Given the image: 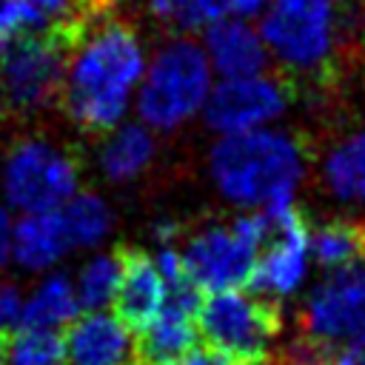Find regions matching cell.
Segmentation results:
<instances>
[{"label":"cell","mask_w":365,"mask_h":365,"mask_svg":"<svg viewBox=\"0 0 365 365\" xmlns=\"http://www.w3.org/2000/svg\"><path fill=\"white\" fill-rule=\"evenodd\" d=\"M66 348L57 331L17 328L9 334V365H63Z\"/></svg>","instance_id":"cb8c5ba5"},{"label":"cell","mask_w":365,"mask_h":365,"mask_svg":"<svg viewBox=\"0 0 365 365\" xmlns=\"http://www.w3.org/2000/svg\"><path fill=\"white\" fill-rule=\"evenodd\" d=\"M63 348L68 365H134L125 328L103 311H91L68 322Z\"/></svg>","instance_id":"5bb4252c"},{"label":"cell","mask_w":365,"mask_h":365,"mask_svg":"<svg viewBox=\"0 0 365 365\" xmlns=\"http://www.w3.org/2000/svg\"><path fill=\"white\" fill-rule=\"evenodd\" d=\"M211 88V66L202 46L177 37L154 54L140 86L137 111L151 128L171 131L202 111Z\"/></svg>","instance_id":"3957f363"},{"label":"cell","mask_w":365,"mask_h":365,"mask_svg":"<svg viewBox=\"0 0 365 365\" xmlns=\"http://www.w3.org/2000/svg\"><path fill=\"white\" fill-rule=\"evenodd\" d=\"M6 43H9V34L0 29V54H3V48H6Z\"/></svg>","instance_id":"4dcf8cb0"},{"label":"cell","mask_w":365,"mask_h":365,"mask_svg":"<svg viewBox=\"0 0 365 365\" xmlns=\"http://www.w3.org/2000/svg\"><path fill=\"white\" fill-rule=\"evenodd\" d=\"M20 311H23V302H20V291L17 285L0 279V331L11 322L20 319Z\"/></svg>","instance_id":"d4e9b609"},{"label":"cell","mask_w":365,"mask_h":365,"mask_svg":"<svg viewBox=\"0 0 365 365\" xmlns=\"http://www.w3.org/2000/svg\"><path fill=\"white\" fill-rule=\"evenodd\" d=\"M71 248L60 211L26 214L11 228V251L23 268H48Z\"/></svg>","instance_id":"9a60e30c"},{"label":"cell","mask_w":365,"mask_h":365,"mask_svg":"<svg viewBox=\"0 0 365 365\" xmlns=\"http://www.w3.org/2000/svg\"><path fill=\"white\" fill-rule=\"evenodd\" d=\"M74 48L51 34H17L0 54V94L17 111L60 103Z\"/></svg>","instance_id":"5b68a950"},{"label":"cell","mask_w":365,"mask_h":365,"mask_svg":"<svg viewBox=\"0 0 365 365\" xmlns=\"http://www.w3.org/2000/svg\"><path fill=\"white\" fill-rule=\"evenodd\" d=\"M177 365H234V359H228L225 354H220V351H214L208 345H202V348L194 345Z\"/></svg>","instance_id":"4316f807"},{"label":"cell","mask_w":365,"mask_h":365,"mask_svg":"<svg viewBox=\"0 0 365 365\" xmlns=\"http://www.w3.org/2000/svg\"><path fill=\"white\" fill-rule=\"evenodd\" d=\"M145 71L143 43L128 20H97L71 54L60 106L86 134L111 131L128 108V94Z\"/></svg>","instance_id":"6da1fadb"},{"label":"cell","mask_w":365,"mask_h":365,"mask_svg":"<svg viewBox=\"0 0 365 365\" xmlns=\"http://www.w3.org/2000/svg\"><path fill=\"white\" fill-rule=\"evenodd\" d=\"M259 37L279 66L317 71L336 46V0H271Z\"/></svg>","instance_id":"277c9868"},{"label":"cell","mask_w":365,"mask_h":365,"mask_svg":"<svg viewBox=\"0 0 365 365\" xmlns=\"http://www.w3.org/2000/svg\"><path fill=\"white\" fill-rule=\"evenodd\" d=\"M9 251H11V220L0 205V265L9 259Z\"/></svg>","instance_id":"f1b7e54d"},{"label":"cell","mask_w":365,"mask_h":365,"mask_svg":"<svg viewBox=\"0 0 365 365\" xmlns=\"http://www.w3.org/2000/svg\"><path fill=\"white\" fill-rule=\"evenodd\" d=\"M154 134L140 123L117 128L100 148V168L111 182L134 180L154 160Z\"/></svg>","instance_id":"ac0fdd59"},{"label":"cell","mask_w":365,"mask_h":365,"mask_svg":"<svg viewBox=\"0 0 365 365\" xmlns=\"http://www.w3.org/2000/svg\"><path fill=\"white\" fill-rule=\"evenodd\" d=\"M308 342L345 345L365 336V259L331 271L319 279L302 302L299 314Z\"/></svg>","instance_id":"ba28073f"},{"label":"cell","mask_w":365,"mask_h":365,"mask_svg":"<svg viewBox=\"0 0 365 365\" xmlns=\"http://www.w3.org/2000/svg\"><path fill=\"white\" fill-rule=\"evenodd\" d=\"M77 311H80V302H77L74 285L68 282L66 274H54L31 294L17 322L20 328H29V331H54L57 325L74 322Z\"/></svg>","instance_id":"d6986e66"},{"label":"cell","mask_w":365,"mask_h":365,"mask_svg":"<svg viewBox=\"0 0 365 365\" xmlns=\"http://www.w3.org/2000/svg\"><path fill=\"white\" fill-rule=\"evenodd\" d=\"M328 365H365V336L328 351Z\"/></svg>","instance_id":"484cf974"},{"label":"cell","mask_w":365,"mask_h":365,"mask_svg":"<svg viewBox=\"0 0 365 365\" xmlns=\"http://www.w3.org/2000/svg\"><path fill=\"white\" fill-rule=\"evenodd\" d=\"M271 0H231V17L237 20H254V17H262L265 9H268Z\"/></svg>","instance_id":"83f0119b"},{"label":"cell","mask_w":365,"mask_h":365,"mask_svg":"<svg viewBox=\"0 0 365 365\" xmlns=\"http://www.w3.org/2000/svg\"><path fill=\"white\" fill-rule=\"evenodd\" d=\"M60 217H63L68 242L71 245H80V248L97 245L111 231V211L103 202V197H97L91 191L74 194L66 202V208L60 211Z\"/></svg>","instance_id":"44dd1931"},{"label":"cell","mask_w":365,"mask_h":365,"mask_svg":"<svg viewBox=\"0 0 365 365\" xmlns=\"http://www.w3.org/2000/svg\"><path fill=\"white\" fill-rule=\"evenodd\" d=\"M0 365H9V331H0Z\"/></svg>","instance_id":"f546056e"},{"label":"cell","mask_w":365,"mask_h":365,"mask_svg":"<svg viewBox=\"0 0 365 365\" xmlns=\"http://www.w3.org/2000/svg\"><path fill=\"white\" fill-rule=\"evenodd\" d=\"M117 279H120V257L117 248L106 257H94L77 279V302L83 311H100L103 305H108L114 299L117 291Z\"/></svg>","instance_id":"603a6c76"},{"label":"cell","mask_w":365,"mask_h":365,"mask_svg":"<svg viewBox=\"0 0 365 365\" xmlns=\"http://www.w3.org/2000/svg\"><path fill=\"white\" fill-rule=\"evenodd\" d=\"M197 331L208 339V348L248 365L271 348L279 331V314L251 291L208 294L197 311Z\"/></svg>","instance_id":"8992f818"},{"label":"cell","mask_w":365,"mask_h":365,"mask_svg":"<svg viewBox=\"0 0 365 365\" xmlns=\"http://www.w3.org/2000/svg\"><path fill=\"white\" fill-rule=\"evenodd\" d=\"M257 257L259 248L248 242L234 225H208L185 242L182 265L200 291L222 294L248 285Z\"/></svg>","instance_id":"8fae6325"},{"label":"cell","mask_w":365,"mask_h":365,"mask_svg":"<svg viewBox=\"0 0 365 365\" xmlns=\"http://www.w3.org/2000/svg\"><path fill=\"white\" fill-rule=\"evenodd\" d=\"M197 342V319L163 308L160 317L137 334L134 365H177Z\"/></svg>","instance_id":"2e32d148"},{"label":"cell","mask_w":365,"mask_h":365,"mask_svg":"<svg viewBox=\"0 0 365 365\" xmlns=\"http://www.w3.org/2000/svg\"><path fill=\"white\" fill-rule=\"evenodd\" d=\"M248 365H282V362H274V359H257V362H248Z\"/></svg>","instance_id":"1f68e13d"},{"label":"cell","mask_w":365,"mask_h":365,"mask_svg":"<svg viewBox=\"0 0 365 365\" xmlns=\"http://www.w3.org/2000/svg\"><path fill=\"white\" fill-rule=\"evenodd\" d=\"M322 182L342 202H365V128L348 134L325 154Z\"/></svg>","instance_id":"e0dca14e"},{"label":"cell","mask_w":365,"mask_h":365,"mask_svg":"<svg viewBox=\"0 0 365 365\" xmlns=\"http://www.w3.org/2000/svg\"><path fill=\"white\" fill-rule=\"evenodd\" d=\"M202 51L208 57L211 71H217L222 80L257 77L271 60L259 31L237 17H222L211 23L202 37Z\"/></svg>","instance_id":"4fadbf2b"},{"label":"cell","mask_w":365,"mask_h":365,"mask_svg":"<svg viewBox=\"0 0 365 365\" xmlns=\"http://www.w3.org/2000/svg\"><path fill=\"white\" fill-rule=\"evenodd\" d=\"M211 177L225 200L248 211L285 208L305 177V157L279 128L231 134L211 148Z\"/></svg>","instance_id":"7a4b0ae2"},{"label":"cell","mask_w":365,"mask_h":365,"mask_svg":"<svg viewBox=\"0 0 365 365\" xmlns=\"http://www.w3.org/2000/svg\"><path fill=\"white\" fill-rule=\"evenodd\" d=\"M274 222L268 242L262 245L248 288L254 297L271 302L299 291L311 262V228L305 225L297 205L265 211Z\"/></svg>","instance_id":"9c48e42d"},{"label":"cell","mask_w":365,"mask_h":365,"mask_svg":"<svg viewBox=\"0 0 365 365\" xmlns=\"http://www.w3.org/2000/svg\"><path fill=\"white\" fill-rule=\"evenodd\" d=\"M120 257V279L114 291V319L140 334L145 331L163 311L165 302V282L148 257V251L134 245H117Z\"/></svg>","instance_id":"7c38bea8"},{"label":"cell","mask_w":365,"mask_h":365,"mask_svg":"<svg viewBox=\"0 0 365 365\" xmlns=\"http://www.w3.org/2000/svg\"><path fill=\"white\" fill-rule=\"evenodd\" d=\"M311 257L328 271L348 268L365 259V228L356 222H322L311 231Z\"/></svg>","instance_id":"ffe728a7"},{"label":"cell","mask_w":365,"mask_h":365,"mask_svg":"<svg viewBox=\"0 0 365 365\" xmlns=\"http://www.w3.org/2000/svg\"><path fill=\"white\" fill-rule=\"evenodd\" d=\"M285 106H288L285 86L268 74H257V77L220 80L202 106V117L211 131L231 137V134L271 128V123L282 117Z\"/></svg>","instance_id":"30bf717a"},{"label":"cell","mask_w":365,"mask_h":365,"mask_svg":"<svg viewBox=\"0 0 365 365\" xmlns=\"http://www.w3.org/2000/svg\"><path fill=\"white\" fill-rule=\"evenodd\" d=\"M148 11L174 31H194L228 17L231 0H148Z\"/></svg>","instance_id":"7402d4cb"},{"label":"cell","mask_w":365,"mask_h":365,"mask_svg":"<svg viewBox=\"0 0 365 365\" xmlns=\"http://www.w3.org/2000/svg\"><path fill=\"white\" fill-rule=\"evenodd\" d=\"M3 188L9 202L26 214L57 211L74 197L77 160L46 140H23L6 160Z\"/></svg>","instance_id":"52a82bcc"}]
</instances>
